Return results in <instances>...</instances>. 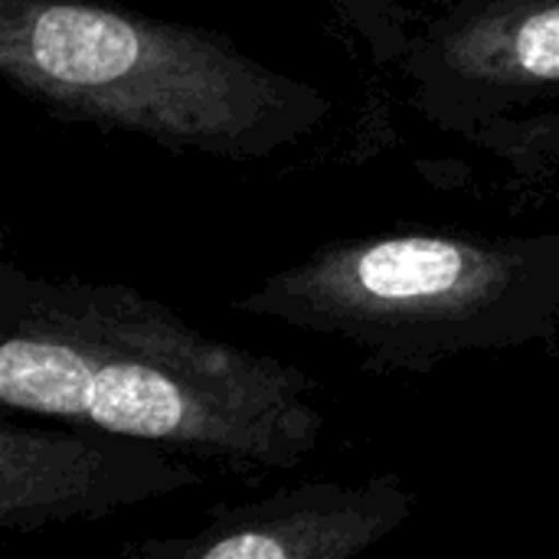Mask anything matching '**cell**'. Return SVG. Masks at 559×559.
Wrapping results in <instances>:
<instances>
[{
  "label": "cell",
  "instance_id": "2",
  "mask_svg": "<svg viewBox=\"0 0 559 559\" xmlns=\"http://www.w3.org/2000/svg\"><path fill=\"white\" fill-rule=\"evenodd\" d=\"M0 75L56 118L229 164L269 160L334 111L226 33L111 0H0Z\"/></svg>",
  "mask_w": 559,
  "mask_h": 559
},
{
  "label": "cell",
  "instance_id": "4",
  "mask_svg": "<svg viewBox=\"0 0 559 559\" xmlns=\"http://www.w3.org/2000/svg\"><path fill=\"white\" fill-rule=\"evenodd\" d=\"M396 72L413 111L465 141L559 95V0H452L413 29Z\"/></svg>",
  "mask_w": 559,
  "mask_h": 559
},
{
  "label": "cell",
  "instance_id": "6",
  "mask_svg": "<svg viewBox=\"0 0 559 559\" xmlns=\"http://www.w3.org/2000/svg\"><path fill=\"white\" fill-rule=\"evenodd\" d=\"M416 511L396 475L318 478L246 504H213L190 534L124 544L131 559H354L393 537Z\"/></svg>",
  "mask_w": 559,
  "mask_h": 559
},
{
  "label": "cell",
  "instance_id": "7",
  "mask_svg": "<svg viewBox=\"0 0 559 559\" xmlns=\"http://www.w3.org/2000/svg\"><path fill=\"white\" fill-rule=\"evenodd\" d=\"M465 144L495 157L508 177L531 190H559V111H521L478 124Z\"/></svg>",
  "mask_w": 559,
  "mask_h": 559
},
{
  "label": "cell",
  "instance_id": "3",
  "mask_svg": "<svg viewBox=\"0 0 559 559\" xmlns=\"http://www.w3.org/2000/svg\"><path fill=\"white\" fill-rule=\"evenodd\" d=\"M233 311L347 344L373 373L559 337V233L393 229L318 246Z\"/></svg>",
  "mask_w": 559,
  "mask_h": 559
},
{
  "label": "cell",
  "instance_id": "8",
  "mask_svg": "<svg viewBox=\"0 0 559 559\" xmlns=\"http://www.w3.org/2000/svg\"><path fill=\"white\" fill-rule=\"evenodd\" d=\"M324 3L377 69L400 66L416 29L406 0H324Z\"/></svg>",
  "mask_w": 559,
  "mask_h": 559
},
{
  "label": "cell",
  "instance_id": "1",
  "mask_svg": "<svg viewBox=\"0 0 559 559\" xmlns=\"http://www.w3.org/2000/svg\"><path fill=\"white\" fill-rule=\"evenodd\" d=\"M318 380L216 341L121 285L0 262V406L147 439L236 472H292L324 436Z\"/></svg>",
  "mask_w": 559,
  "mask_h": 559
},
{
  "label": "cell",
  "instance_id": "5",
  "mask_svg": "<svg viewBox=\"0 0 559 559\" xmlns=\"http://www.w3.org/2000/svg\"><path fill=\"white\" fill-rule=\"evenodd\" d=\"M203 481L190 455L147 439L39 416L0 419V531L7 534L102 521Z\"/></svg>",
  "mask_w": 559,
  "mask_h": 559
}]
</instances>
